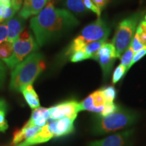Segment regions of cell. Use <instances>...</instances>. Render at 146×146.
<instances>
[{
  "label": "cell",
  "mask_w": 146,
  "mask_h": 146,
  "mask_svg": "<svg viewBox=\"0 0 146 146\" xmlns=\"http://www.w3.org/2000/svg\"><path fill=\"white\" fill-rule=\"evenodd\" d=\"M79 24L75 16L64 9L57 8L50 1L36 16L32 18L30 27L39 46H43Z\"/></svg>",
  "instance_id": "obj_1"
},
{
  "label": "cell",
  "mask_w": 146,
  "mask_h": 146,
  "mask_svg": "<svg viewBox=\"0 0 146 146\" xmlns=\"http://www.w3.org/2000/svg\"><path fill=\"white\" fill-rule=\"evenodd\" d=\"M43 56L40 53H33L19 63L11 73L10 89L20 91L22 87L33 85L36 78L45 70Z\"/></svg>",
  "instance_id": "obj_2"
},
{
  "label": "cell",
  "mask_w": 146,
  "mask_h": 146,
  "mask_svg": "<svg viewBox=\"0 0 146 146\" xmlns=\"http://www.w3.org/2000/svg\"><path fill=\"white\" fill-rule=\"evenodd\" d=\"M137 118L138 115L135 112L119 107L112 114L106 116L100 115L97 116L93 126V131L100 135L115 132L130 127Z\"/></svg>",
  "instance_id": "obj_3"
},
{
  "label": "cell",
  "mask_w": 146,
  "mask_h": 146,
  "mask_svg": "<svg viewBox=\"0 0 146 146\" xmlns=\"http://www.w3.org/2000/svg\"><path fill=\"white\" fill-rule=\"evenodd\" d=\"M141 14L138 12L125 18L116 27L112 43L115 47L117 58H120L131 45Z\"/></svg>",
  "instance_id": "obj_4"
},
{
  "label": "cell",
  "mask_w": 146,
  "mask_h": 146,
  "mask_svg": "<svg viewBox=\"0 0 146 146\" xmlns=\"http://www.w3.org/2000/svg\"><path fill=\"white\" fill-rule=\"evenodd\" d=\"M39 45L35 41L33 36L27 39H23L18 36L17 40L14 43V52L9 58L3 60L7 66L13 69L21 63L25 58L30 55L31 53L37 50Z\"/></svg>",
  "instance_id": "obj_5"
},
{
  "label": "cell",
  "mask_w": 146,
  "mask_h": 146,
  "mask_svg": "<svg viewBox=\"0 0 146 146\" xmlns=\"http://www.w3.org/2000/svg\"><path fill=\"white\" fill-rule=\"evenodd\" d=\"M110 29L103 20L98 17L94 23L89 24L81 31L78 35L85 44L102 39H107Z\"/></svg>",
  "instance_id": "obj_6"
},
{
  "label": "cell",
  "mask_w": 146,
  "mask_h": 146,
  "mask_svg": "<svg viewBox=\"0 0 146 146\" xmlns=\"http://www.w3.org/2000/svg\"><path fill=\"white\" fill-rule=\"evenodd\" d=\"M116 59V50L112 43H105L97 53L94 60H96L101 66L105 79L109 77Z\"/></svg>",
  "instance_id": "obj_7"
},
{
  "label": "cell",
  "mask_w": 146,
  "mask_h": 146,
  "mask_svg": "<svg viewBox=\"0 0 146 146\" xmlns=\"http://www.w3.org/2000/svg\"><path fill=\"white\" fill-rule=\"evenodd\" d=\"M49 111L50 121L66 117L76 119L78 112H79L78 103L74 100H68L50 108Z\"/></svg>",
  "instance_id": "obj_8"
},
{
  "label": "cell",
  "mask_w": 146,
  "mask_h": 146,
  "mask_svg": "<svg viewBox=\"0 0 146 146\" xmlns=\"http://www.w3.org/2000/svg\"><path fill=\"white\" fill-rule=\"evenodd\" d=\"M106 100L101 89L94 91L85 100L78 103V111L88 110L93 112L101 113L104 108Z\"/></svg>",
  "instance_id": "obj_9"
},
{
  "label": "cell",
  "mask_w": 146,
  "mask_h": 146,
  "mask_svg": "<svg viewBox=\"0 0 146 146\" xmlns=\"http://www.w3.org/2000/svg\"><path fill=\"white\" fill-rule=\"evenodd\" d=\"M133 131L128 130L107 137L100 141L91 142L89 146H128Z\"/></svg>",
  "instance_id": "obj_10"
},
{
  "label": "cell",
  "mask_w": 146,
  "mask_h": 146,
  "mask_svg": "<svg viewBox=\"0 0 146 146\" xmlns=\"http://www.w3.org/2000/svg\"><path fill=\"white\" fill-rule=\"evenodd\" d=\"M74 120L75 118L66 117L59 120L50 121L47 123V126L54 137L64 136L70 134L74 131Z\"/></svg>",
  "instance_id": "obj_11"
},
{
  "label": "cell",
  "mask_w": 146,
  "mask_h": 146,
  "mask_svg": "<svg viewBox=\"0 0 146 146\" xmlns=\"http://www.w3.org/2000/svg\"><path fill=\"white\" fill-rule=\"evenodd\" d=\"M50 0H24L19 15L24 19L37 15Z\"/></svg>",
  "instance_id": "obj_12"
},
{
  "label": "cell",
  "mask_w": 146,
  "mask_h": 146,
  "mask_svg": "<svg viewBox=\"0 0 146 146\" xmlns=\"http://www.w3.org/2000/svg\"><path fill=\"white\" fill-rule=\"evenodd\" d=\"M5 23L8 28L7 41L14 43L17 40L21 33L25 28V19L20 15H17L12 17Z\"/></svg>",
  "instance_id": "obj_13"
},
{
  "label": "cell",
  "mask_w": 146,
  "mask_h": 146,
  "mask_svg": "<svg viewBox=\"0 0 146 146\" xmlns=\"http://www.w3.org/2000/svg\"><path fill=\"white\" fill-rule=\"evenodd\" d=\"M50 121V111L49 108H37L34 110L30 119L25 124L29 127H43Z\"/></svg>",
  "instance_id": "obj_14"
},
{
  "label": "cell",
  "mask_w": 146,
  "mask_h": 146,
  "mask_svg": "<svg viewBox=\"0 0 146 146\" xmlns=\"http://www.w3.org/2000/svg\"><path fill=\"white\" fill-rule=\"evenodd\" d=\"M53 137L54 136L47 124L46 125L41 128V130L38 133H36L35 135L25 140L24 141L21 142V143L18 144L17 146H31L36 145V144L50 141Z\"/></svg>",
  "instance_id": "obj_15"
},
{
  "label": "cell",
  "mask_w": 146,
  "mask_h": 146,
  "mask_svg": "<svg viewBox=\"0 0 146 146\" xmlns=\"http://www.w3.org/2000/svg\"><path fill=\"white\" fill-rule=\"evenodd\" d=\"M42 127H29L25 125L22 128L21 130L16 131L14 134L13 140L11 145H16L18 143H21V141H25L27 139L35 135L41 130Z\"/></svg>",
  "instance_id": "obj_16"
},
{
  "label": "cell",
  "mask_w": 146,
  "mask_h": 146,
  "mask_svg": "<svg viewBox=\"0 0 146 146\" xmlns=\"http://www.w3.org/2000/svg\"><path fill=\"white\" fill-rule=\"evenodd\" d=\"M21 91L27 103L32 110H35L40 107V102L37 94L33 87V85H27L22 87Z\"/></svg>",
  "instance_id": "obj_17"
},
{
  "label": "cell",
  "mask_w": 146,
  "mask_h": 146,
  "mask_svg": "<svg viewBox=\"0 0 146 146\" xmlns=\"http://www.w3.org/2000/svg\"><path fill=\"white\" fill-rule=\"evenodd\" d=\"M106 41L107 39H102L87 43L83 48L84 52L89 56V59L94 60L97 53L98 52V51L101 48L102 45L105 43H106Z\"/></svg>",
  "instance_id": "obj_18"
},
{
  "label": "cell",
  "mask_w": 146,
  "mask_h": 146,
  "mask_svg": "<svg viewBox=\"0 0 146 146\" xmlns=\"http://www.w3.org/2000/svg\"><path fill=\"white\" fill-rule=\"evenodd\" d=\"M64 6L78 14L86 13L88 10L84 5L83 0H65Z\"/></svg>",
  "instance_id": "obj_19"
},
{
  "label": "cell",
  "mask_w": 146,
  "mask_h": 146,
  "mask_svg": "<svg viewBox=\"0 0 146 146\" xmlns=\"http://www.w3.org/2000/svg\"><path fill=\"white\" fill-rule=\"evenodd\" d=\"M14 52V43L5 41L0 44V60H5L12 56Z\"/></svg>",
  "instance_id": "obj_20"
},
{
  "label": "cell",
  "mask_w": 146,
  "mask_h": 146,
  "mask_svg": "<svg viewBox=\"0 0 146 146\" xmlns=\"http://www.w3.org/2000/svg\"><path fill=\"white\" fill-rule=\"evenodd\" d=\"M135 37L143 45L146 46V19L140 21L137 27Z\"/></svg>",
  "instance_id": "obj_21"
},
{
  "label": "cell",
  "mask_w": 146,
  "mask_h": 146,
  "mask_svg": "<svg viewBox=\"0 0 146 146\" xmlns=\"http://www.w3.org/2000/svg\"><path fill=\"white\" fill-rule=\"evenodd\" d=\"M6 110L7 107L5 101L3 99H0V132H5L8 127L5 118Z\"/></svg>",
  "instance_id": "obj_22"
},
{
  "label": "cell",
  "mask_w": 146,
  "mask_h": 146,
  "mask_svg": "<svg viewBox=\"0 0 146 146\" xmlns=\"http://www.w3.org/2000/svg\"><path fill=\"white\" fill-rule=\"evenodd\" d=\"M134 54V51L133 50L132 47L130 45L129 48L120 56V64L124 66L127 68V72L129 70V67L131 64Z\"/></svg>",
  "instance_id": "obj_23"
},
{
  "label": "cell",
  "mask_w": 146,
  "mask_h": 146,
  "mask_svg": "<svg viewBox=\"0 0 146 146\" xmlns=\"http://www.w3.org/2000/svg\"><path fill=\"white\" fill-rule=\"evenodd\" d=\"M106 102H114L116 96V91L114 87L108 86L100 89Z\"/></svg>",
  "instance_id": "obj_24"
},
{
  "label": "cell",
  "mask_w": 146,
  "mask_h": 146,
  "mask_svg": "<svg viewBox=\"0 0 146 146\" xmlns=\"http://www.w3.org/2000/svg\"><path fill=\"white\" fill-rule=\"evenodd\" d=\"M126 72H127V68L124 66L120 64L115 68L112 76V83L116 84L120 81V80L125 76Z\"/></svg>",
  "instance_id": "obj_25"
},
{
  "label": "cell",
  "mask_w": 146,
  "mask_h": 146,
  "mask_svg": "<svg viewBox=\"0 0 146 146\" xmlns=\"http://www.w3.org/2000/svg\"><path fill=\"white\" fill-rule=\"evenodd\" d=\"M89 59V56L85 54L83 50L76 51V52H74L72 54L70 55V60L72 62H78L83 61L85 60Z\"/></svg>",
  "instance_id": "obj_26"
},
{
  "label": "cell",
  "mask_w": 146,
  "mask_h": 146,
  "mask_svg": "<svg viewBox=\"0 0 146 146\" xmlns=\"http://www.w3.org/2000/svg\"><path fill=\"white\" fill-rule=\"evenodd\" d=\"M119 106L115 104L114 102H108V103H106L104 108L103 111L100 113V115L102 116H106L114 112L115 111L117 110Z\"/></svg>",
  "instance_id": "obj_27"
},
{
  "label": "cell",
  "mask_w": 146,
  "mask_h": 146,
  "mask_svg": "<svg viewBox=\"0 0 146 146\" xmlns=\"http://www.w3.org/2000/svg\"><path fill=\"white\" fill-rule=\"evenodd\" d=\"M17 9H16L14 7L12 6V5H10V6L3 7V23L9 21V20L11 19L12 17H14V16L15 15L16 12H17Z\"/></svg>",
  "instance_id": "obj_28"
},
{
  "label": "cell",
  "mask_w": 146,
  "mask_h": 146,
  "mask_svg": "<svg viewBox=\"0 0 146 146\" xmlns=\"http://www.w3.org/2000/svg\"><path fill=\"white\" fill-rule=\"evenodd\" d=\"M83 1L84 5L86 7L87 10L94 12L95 14H97V16H98V17H100V15H101V10L94 4V3L93 2L92 0H83Z\"/></svg>",
  "instance_id": "obj_29"
},
{
  "label": "cell",
  "mask_w": 146,
  "mask_h": 146,
  "mask_svg": "<svg viewBox=\"0 0 146 146\" xmlns=\"http://www.w3.org/2000/svg\"><path fill=\"white\" fill-rule=\"evenodd\" d=\"M146 55V46L143 47V48L141 49L140 50H139L138 52L135 53L134 56H133V60L131 61V63L130 66L129 67V70L130 69L133 64H135L136 62H137L138 61H139L141 58H143L144 56Z\"/></svg>",
  "instance_id": "obj_30"
},
{
  "label": "cell",
  "mask_w": 146,
  "mask_h": 146,
  "mask_svg": "<svg viewBox=\"0 0 146 146\" xmlns=\"http://www.w3.org/2000/svg\"><path fill=\"white\" fill-rule=\"evenodd\" d=\"M8 36V28L6 23L0 24V44L3 41H6Z\"/></svg>",
  "instance_id": "obj_31"
},
{
  "label": "cell",
  "mask_w": 146,
  "mask_h": 146,
  "mask_svg": "<svg viewBox=\"0 0 146 146\" xmlns=\"http://www.w3.org/2000/svg\"><path fill=\"white\" fill-rule=\"evenodd\" d=\"M92 1L94 3V4L101 11L108 2V0H92Z\"/></svg>",
  "instance_id": "obj_32"
},
{
  "label": "cell",
  "mask_w": 146,
  "mask_h": 146,
  "mask_svg": "<svg viewBox=\"0 0 146 146\" xmlns=\"http://www.w3.org/2000/svg\"><path fill=\"white\" fill-rule=\"evenodd\" d=\"M18 1H20V2H23V0H18Z\"/></svg>",
  "instance_id": "obj_33"
}]
</instances>
